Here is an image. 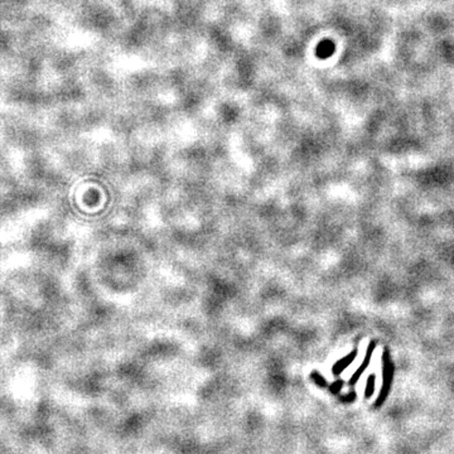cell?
<instances>
[{"instance_id": "obj_7", "label": "cell", "mask_w": 454, "mask_h": 454, "mask_svg": "<svg viewBox=\"0 0 454 454\" xmlns=\"http://www.w3.org/2000/svg\"><path fill=\"white\" fill-rule=\"evenodd\" d=\"M343 383L344 382L342 380L334 381V382H332L331 385L328 386L329 391H331L332 394H339V392H341V390H342V387H343Z\"/></svg>"}, {"instance_id": "obj_3", "label": "cell", "mask_w": 454, "mask_h": 454, "mask_svg": "<svg viewBox=\"0 0 454 454\" xmlns=\"http://www.w3.org/2000/svg\"><path fill=\"white\" fill-rule=\"evenodd\" d=\"M357 354H358V349L357 348L352 349V351L349 352L348 354H346V356H344L343 358H341V360H338L336 363H334L333 367H332V373H333L334 376L341 375V373L343 372V371L346 370V368H348L349 366H351V363L353 362L354 360H356V357H357Z\"/></svg>"}, {"instance_id": "obj_1", "label": "cell", "mask_w": 454, "mask_h": 454, "mask_svg": "<svg viewBox=\"0 0 454 454\" xmlns=\"http://www.w3.org/2000/svg\"><path fill=\"white\" fill-rule=\"evenodd\" d=\"M381 362H382V386H381L380 394H378L377 399H376L375 407H381L383 405V402L387 399L390 390H391L392 381H394V372L395 367L392 363L391 356L387 348H385V351L382 352V357H381Z\"/></svg>"}, {"instance_id": "obj_4", "label": "cell", "mask_w": 454, "mask_h": 454, "mask_svg": "<svg viewBox=\"0 0 454 454\" xmlns=\"http://www.w3.org/2000/svg\"><path fill=\"white\" fill-rule=\"evenodd\" d=\"M334 52V45L331 42V41H324L319 45L318 47V56L322 58L329 57V56L333 55Z\"/></svg>"}, {"instance_id": "obj_6", "label": "cell", "mask_w": 454, "mask_h": 454, "mask_svg": "<svg viewBox=\"0 0 454 454\" xmlns=\"http://www.w3.org/2000/svg\"><path fill=\"white\" fill-rule=\"evenodd\" d=\"M310 378H312L313 382L317 386H319V387H326L327 386V380L323 377V375H320L318 371H312V372H310Z\"/></svg>"}, {"instance_id": "obj_8", "label": "cell", "mask_w": 454, "mask_h": 454, "mask_svg": "<svg viewBox=\"0 0 454 454\" xmlns=\"http://www.w3.org/2000/svg\"><path fill=\"white\" fill-rule=\"evenodd\" d=\"M339 400L343 402H352L353 400H356V392L354 391H349L347 395H343V396H339Z\"/></svg>"}, {"instance_id": "obj_5", "label": "cell", "mask_w": 454, "mask_h": 454, "mask_svg": "<svg viewBox=\"0 0 454 454\" xmlns=\"http://www.w3.org/2000/svg\"><path fill=\"white\" fill-rule=\"evenodd\" d=\"M375 387H376V376L373 375V373H371V375L367 377V381H366V387H365L366 399H370V397H372L373 392H375Z\"/></svg>"}, {"instance_id": "obj_2", "label": "cell", "mask_w": 454, "mask_h": 454, "mask_svg": "<svg viewBox=\"0 0 454 454\" xmlns=\"http://www.w3.org/2000/svg\"><path fill=\"white\" fill-rule=\"evenodd\" d=\"M376 344H377V343H376V341H371L370 343H368L367 351H366V354H365V358H363V361H362V363H361L360 367H358L357 370L354 371V373L351 376V378L348 380V386H351V387H352V386L356 385V383H357V381L360 380L361 376H362L363 371H366V368L368 367V365H370L371 357H372V354H373V351H375V348H376Z\"/></svg>"}]
</instances>
